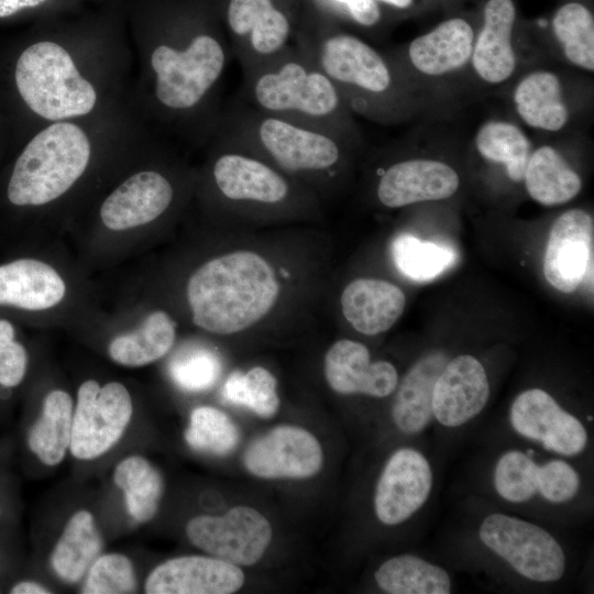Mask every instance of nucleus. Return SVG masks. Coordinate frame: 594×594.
I'll use <instances>...</instances> for the list:
<instances>
[{
    "instance_id": "13",
    "label": "nucleus",
    "mask_w": 594,
    "mask_h": 594,
    "mask_svg": "<svg viewBox=\"0 0 594 594\" xmlns=\"http://www.w3.org/2000/svg\"><path fill=\"white\" fill-rule=\"evenodd\" d=\"M509 421L518 435L560 455L580 454L587 443L583 424L541 388L524 391L514 399Z\"/></svg>"
},
{
    "instance_id": "36",
    "label": "nucleus",
    "mask_w": 594,
    "mask_h": 594,
    "mask_svg": "<svg viewBox=\"0 0 594 594\" xmlns=\"http://www.w3.org/2000/svg\"><path fill=\"white\" fill-rule=\"evenodd\" d=\"M184 438L196 451L224 457L238 447L240 430L224 411L212 406H199L189 415Z\"/></svg>"
},
{
    "instance_id": "17",
    "label": "nucleus",
    "mask_w": 594,
    "mask_h": 594,
    "mask_svg": "<svg viewBox=\"0 0 594 594\" xmlns=\"http://www.w3.org/2000/svg\"><path fill=\"white\" fill-rule=\"evenodd\" d=\"M245 575L239 565L212 556L187 554L157 564L146 576V594H231Z\"/></svg>"
},
{
    "instance_id": "27",
    "label": "nucleus",
    "mask_w": 594,
    "mask_h": 594,
    "mask_svg": "<svg viewBox=\"0 0 594 594\" xmlns=\"http://www.w3.org/2000/svg\"><path fill=\"white\" fill-rule=\"evenodd\" d=\"M103 539L95 515L79 508L65 522L50 554V566L66 584L81 582L101 553Z\"/></svg>"
},
{
    "instance_id": "43",
    "label": "nucleus",
    "mask_w": 594,
    "mask_h": 594,
    "mask_svg": "<svg viewBox=\"0 0 594 594\" xmlns=\"http://www.w3.org/2000/svg\"><path fill=\"white\" fill-rule=\"evenodd\" d=\"M28 367L25 348L14 340V328L8 320H0V385L12 388L24 378Z\"/></svg>"
},
{
    "instance_id": "20",
    "label": "nucleus",
    "mask_w": 594,
    "mask_h": 594,
    "mask_svg": "<svg viewBox=\"0 0 594 594\" xmlns=\"http://www.w3.org/2000/svg\"><path fill=\"white\" fill-rule=\"evenodd\" d=\"M457 172L448 164L411 158L391 165L381 176L376 196L382 205L399 208L451 197L459 188Z\"/></svg>"
},
{
    "instance_id": "15",
    "label": "nucleus",
    "mask_w": 594,
    "mask_h": 594,
    "mask_svg": "<svg viewBox=\"0 0 594 594\" xmlns=\"http://www.w3.org/2000/svg\"><path fill=\"white\" fill-rule=\"evenodd\" d=\"M223 146L212 165V178L224 199L266 207L289 200L293 190L284 173L251 153Z\"/></svg>"
},
{
    "instance_id": "2",
    "label": "nucleus",
    "mask_w": 594,
    "mask_h": 594,
    "mask_svg": "<svg viewBox=\"0 0 594 594\" xmlns=\"http://www.w3.org/2000/svg\"><path fill=\"white\" fill-rule=\"evenodd\" d=\"M278 294L274 268L250 251L206 262L187 283L193 322L217 334L240 332L255 324L272 310Z\"/></svg>"
},
{
    "instance_id": "40",
    "label": "nucleus",
    "mask_w": 594,
    "mask_h": 594,
    "mask_svg": "<svg viewBox=\"0 0 594 594\" xmlns=\"http://www.w3.org/2000/svg\"><path fill=\"white\" fill-rule=\"evenodd\" d=\"M82 580L84 594H127L138 590L134 564L121 552L100 553Z\"/></svg>"
},
{
    "instance_id": "11",
    "label": "nucleus",
    "mask_w": 594,
    "mask_h": 594,
    "mask_svg": "<svg viewBox=\"0 0 594 594\" xmlns=\"http://www.w3.org/2000/svg\"><path fill=\"white\" fill-rule=\"evenodd\" d=\"M226 18L231 52L242 73L292 45V21L274 0H229Z\"/></svg>"
},
{
    "instance_id": "23",
    "label": "nucleus",
    "mask_w": 594,
    "mask_h": 594,
    "mask_svg": "<svg viewBox=\"0 0 594 594\" xmlns=\"http://www.w3.org/2000/svg\"><path fill=\"white\" fill-rule=\"evenodd\" d=\"M516 10L512 0H488L484 24L472 50V65L479 77L490 84L507 80L516 67L512 33Z\"/></svg>"
},
{
    "instance_id": "38",
    "label": "nucleus",
    "mask_w": 594,
    "mask_h": 594,
    "mask_svg": "<svg viewBox=\"0 0 594 594\" xmlns=\"http://www.w3.org/2000/svg\"><path fill=\"white\" fill-rule=\"evenodd\" d=\"M224 399L243 406L263 419L274 417L280 405L276 377L265 367L255 366L248 372H233L223 386Z\"/></svg>"
},
{
    "instance_id": "33",
    "label": "nucleus",
    "mask_w": 594,
    "mask_h": 594,
    "mask_svg": "<svg viewBox=\"0 0 594 594\" xmlns=\"http://www.w3.org/2000/svg\"><path fill=\"white\" fill-rule=\"evenodd\" d=\"M377 586L389 594H448V572L414 554H400L383 562L374 573Z\"/></svg>"
},
{
    "instance_id": "12",
    "label": "nucleus",
    "mask_w": 594,
    "mask_h": 594,
    "mask_svg": "<svg viewBox=\"0 0 594 594\" xmlns=\"http://www.w3.org/2000/svg\"><path fill=\"white\" fill-rule=\"evenodd\" d=\"M245 470L264 480H305L317 475L323 451L308 430L290 425L277 426L256 438L243 454Z\"/></svg>"
},
{
    "instance_id": "28",
    "label": "nucleus",
    "mask_w": 594,
    "mask_h": 594,
    "mask_svg": "<svg viewBox=\"0 0 594 594\" xmlns=\"http://www.w3.org/2000/svg\"><path fill=\"white\" fill-rule=\"evenodd\" d=\"M74 400L63 389H53L43 399L40 415L26 432L30 452L45 466H57L69 452Z\"/></svg>"
},
{
    "instance_id": "16",
    "label": "nucleus",
    "mask_w": 594,
    "mask_h": 594,
    "mask_svg": "<svg viewBox=\"0 0 594 594\" xmlns=\"http://www.w3.org/2000/svg\"><path fill=\"white\" fill-rule=\"evenodd\" d=\"M594 221L582 209L562 213L553 223L543 257V274L556 289L570 294L593 270Z\"/></svg>"
},
{
    "instance_id": "22",
    "label": "nucleus",
    "mask_w": 594,
    "mask_h": 594,
    "mask_svg": "<svg viewBox=\"0 0 594 594\" xmlns=\"http://www.w3.org/2000/svg\"><path fill=\"white\" fill-rule=\"evenodd\" d=\"M344 318L360 333L375 336L391 329L403 315V290L386 280L356 278L341 294Z\"/></svg>"
},
{
    "instance_id": "44",
    "label": "nucleus",
    "mask_w": 594,
    "mask_h": 594,
    "mask_svg": "<svg viewBox=\"0 0 594 594\" xmlns=\"http://www.w3.org/2000/svg\"><path fill=\"white\" fill-rule=\"evenodd\" d=\"M344 6L352 19L364 26H372L380 21L381 12L375 0H330Z\"/></svg>"
},
{
    "instance_id": "35",
    "label": "nucleus",
    "mask_w": 594,
    "mask_h": 594,
    "mask_svg": "<svg viewBox=\"0 0 594 594\" xmlns=\"http://www.w3.org/2000/svg\"><path fill=\"white\" fill-rule=\"evenodd\" d=\"M392 254L399 272L416 282L432 280L457 261V253L450 246L407 233L395 238Z\"/></svg>"
},
{
    "instance_id": "34",
    "label": "nucleus",
    "mask_w": 594,
    "mask_h": 594,
    "mask_svg": "<svg viewBox=\"0 0 594 594\" xmlns=\"http://www.w3.org/2000/svg\"><path fill=\"white\" fill-rule=\"evenodd\" d=\"M475 145L485 160L504 164L512 180H524L530 142L517 125L507 121H488L477 131Z\"/></svg>"
},
{
    "instance_id": "25",
    "label": "nucleus",
    "mask_w": 594,
    "mask_h": 594,
    "mask_svg": "<svg viewBox=\"0 0 594 594\" xmlns=\"http://www.w3.org/2000/svg\"><path fill=\"white\" fill-rule=\"evenodd\" d=\"M473 41V30L465 20L450 19L411 41L409 61L425 75L441 76L462 68L469 62Z\"/></svg>"
},
{
    "instance_id": "47",
    "label": "nucleus",
    "mask_w": 594,
    "mask_h": 594,
    "mask_svg": "<svg viewBox=\"0 0 594 594\" xmlns=\"http://www.w3.org/2000/svg\"><path fill=\"white\" fill-rule=\"evenodd\" d=\"M391 6H394L396 8H407L411 4L413 0H382Z\"/></svg>"
},
{
    "instance_id": "19",
    "label": "nucleus",
    "mask_w": 594,
    "mask_h": 594,
    "mask_svg": "<svg viewBox=\"0 0 594 594\" xmlns=\"http://www.w3.org/2000/svg\"><path fill=\"white\" fill-rule=\"evenodd\" d=\"M323 371L330 388L342 395L384 398L398 385V373L391 362H372L369 349L349 339L338 340L329 348Z\"/></svg>"
},
{
    "instance_id": "18",
    "label": "nucleus",
    "mask_w": 594,
    "mask_h": 594,
    "mask_svg": "<svg viewBox=\"0 0 594 594\" xmlns=\"http://www.w3.org/2000/svg\"><path fill=\"white\" fill-rule=\"evenodd\" d=\"M490 383L482 363L462 354L447 362L432 389V416L448 428L460 427L485 407Z\"/></svg>"
},
{
    "instance_id": "30",
    "label": "nucleus",
    "mask_w": 594,
    "mask_h": 594,
    "mask_svg": "<svg viewBox=\"0 0 594 594\" xmlns=\"http://www.w3.org/2000/svg\"><path fill=\"white\" fill-rule=\"evenodd\" d=\"M112 480L122 493L131 519L146 524L156 516L164 494V479L148 459L140 454L124 457L116 464Z\"/></svg>"
},
{
    "instance_id": "29",
    "label": "nucleus",
    "mask_w": 594,
    "mask_h": 594,
    "mask_svg": "<svg viewBox=\"0 0 594 594\" xmlns=\"http://www.w3.org/2000/svg\"><path fill=\"white\" fill-rule=\"evenodd\" d=\"M514 102L521 120L534 129L554 132L568 122L561 82L551 72L537 70L525 76L515 88Z\"/></svg>"
},
{
    "instance_id": "32",
    "label": "nucleus",
    "mask_w": 594,
    "mask_h": 594,
    "mask_svg": "<svg viewBox=\"0 0 594 594\" xmlns=\"http://www.w3.org/2000/svg\"><path fill=\"white\" fill-rule=\"evenodd\" d=\"M175 321L163 310L151 312L134 331L114 338L110 359L127 367H140L162 359L173 346Z\"/></svg>"
},
{
    "instance_id": "31",
    "label": "nucleus",
    "mask_w": 594,
    "mask_h": 594,
    "mask_svg": "<svg viewBox=\"0 0 594 594\" xmlns=\"http://www.w3.org/2000/svg\"><path fill=\"white\" fill-rule=\"evenodd\" d=\"M524 179L529 196L543 206L565 204L582 188L581 177L549 145L540 146L530 154Z\"/></svg>"
},
{
    "instance_id": "5",
    "label": "nucleus",
    "mask_w": 594,
    "mask_h": 594,
    "mask_svg": "<svg viewBox=\"0 0 594 594\" xmlns=\"http://www.w3.org/2000/svg\"><path fill=\"white\" fill-rule=\"evenodd\" d=\"M232 55L217 34L198 32L184 46L157 45L151 55L157 101L172 111H191L218 87Z\"/></svg>"
},
{
    "instance_id": "9",
    "label": "nucleus",
    "mask_w": 594,
    "mask_h": 594,
    "mask_svg": "<svg viewBox=\"0 0 594 594\" xmlns=\"http://www.w3.org/2000/svg\"><path fill=\"white\" fill-rule=\"evenodd\" d=\"M479 536L486 548L528 580L556 582L564 574L562 547L536 524L495 513L483 519Z\"/></svg>"
},
{
    "instance_id": "7",
    "label": "nucleus",
    "mask_w": 594,
    "mask_h": 594,
    "mask_svg": "<svg viewBox=\"0 0 594 594\" xmlns=\"http://www.w3.org/2000/svg\"><path fill=\"white\" fill-rule=\"evenodd\" d=\"M333 82L343 100L382 96L393 86L385 58L361 38L342 32L299 34L296 42Z\"/></svg>"
},
{
    "instance_id": "14",
    "label": "nucleus",
    "mask_w": 594,
    "mask_h": 594,
    "mask_svg": "<svg viewBox=\"0 0 594 594\" xmlns=\"http://www.w3.org/2000/svg\"><path fill=\"white\" fill-rule=\"evenodd\" d=\"M432 488V470L416 449L400 448L386 461L374 493V512L387 526L406 521L427 502Z\"/></svg>"
},
{
    "instance_id": "1",
    "label": "nucleus",
    "mask_w": 594,
    "mask_h": 594,
    "mask_svg": "<svg viewBox=\"0 0 594 594\" xmlns=\"http://www.w3.org/2000/svg\"><path fill=\"white\" fill-rule=\"evenodd\" d=\"M242 76L237 98L245 105L342 141L349 139L346 103L296 43Z\"/></svg>"
},
{
    "instance_id": "3",
    "label": "nucleus",
    "mask_w": 594,
    "mask_h": 594,
    "mask_svg": "<svg viewBox=\"0 0 594 594\" xmlns=\"http://www.w3.org/2000/svg\"><path fill=\"white\" fill-rule=\"evenodd\" d=\"M223 143L251 153L286 175L333 170L344 141L328 133L261 112L238 98L220 119Z\"/></svg>"
},
{
    "instance_id": "39",
    "label": "nucleus",
    "mask_w": 594,
    "mask_h": 594,
    "mask_svg": "<svg viewBox=\"0 0 594 594\" xmlns=\"http://www.w3.org/2000/svg\"><path fill=\"white\" fill-rule=\"evenodd\" d=\"M538 466L531 457L509 450L497 460L493 483L497 494L510 503H524L537 493Z\"/></svg>"
},
{
    "instance_id": "42",
    "label": "nucleus",
    "mask_w": 594,
    "mask_h": 594,
    "mask_svg": "<svg viewBox=\"0 0 594 594\" xmlns=\"http://www.w3.org/2000/svg\"><path fill=\"white\" fill-rule=\"evenodd\" d=\"M580 484V475L564 460L554 459L538 466L537 492L552 504L571 501Z\"/></svg>"
},
{
    "instance_id": "10",
    "label": "nucleus",
    "mask_w": 594,
    "mask_h": 594,
    "mask_svg": "<svg viewBox=\"0 0 594 594\" xmlns=\"http://www.w3.org/2000/svg\"><path fill=\"white\" fill-rule=\"evenodd\" d=\"M185 532L190 543L205 553L239 566L257 563L273 536L268 519L243 505L222 515H197L187 521Z\"/></svg>"
},
{
    "instance_id": "41",
    "label": "nucleus",
    "mask_w": 594,
    "mask_h": 594,
    "mask_svg": "<svg viewBox=\"0 0 594 594\" xmlns=\"http://www.w3.org/2000/svg\"><path fill=\"white\" fill-rule=\"evenodd\" d=\"M174 382L188 392L206 391L215 385L222 372L218 354L205 348H195L178 354L170 363Z\"/></svg>"
},
{
    "instance_id": "4",
    "label": "nucleus",
    "mask_w": 594,
    "mask_h": 594,
    "mask_svg": "<svg viewBox=\"0 0 594 594\" xmlns=\"http://www.w3.org/2000/svg\"><path fill=\"white\" fill-rule=\"evenodd\" d=\"M90 142L70 122H56L37 133L15 162L8 198L16 206H41L65 194L84 174Z\"/></svg>"
},
{
    "instance_id": "8",
    "label": "nucleus",
    "mask_w": 594,
    "mask_h": 594,
    "mask_svg": "<svg viewBox=\"0 0 594 594\" xmlns=\"http://www.w3.org/2000/svg\"><path fill=\"white\" fill-rule=\"evenodd\" d=\"M133 417V402L120 382L80 384L74 404L69 453L78 461H94L111 451L125 435Z\"/></svg>"
},
{
    "instance_id": "24",
    "label": "nucleus",
    "mask_w": 594,
    "mask_h": 594,
    "mask_svg": "<svg viewBox=\"0 0 594 594\" xmlns=\"http://www.w3.org/2000/svg\"><path fill=\"white\" fill-rule=\"evenodd\" d=\"M65 292L62 276L42 261L21 258L0 265V305L45 310L59 304Z\"/></svg>"
},
{
    "instance_id": "45",
    "label": "nucleus",
    "mask_w": 594,
    "mask_h": 594,
    "mask_svg": "<svg viewBox=\"0 0 594 594\" xmlns=\"http://www.w3.org/2000/svg\"><path fill=\"white\" fill-rule=\"evenodd\" d=\"M48 0H0V18H8L21 10L35 8Z\"/></svg>"
},
{
    "instance_id": "6",
    "label": "nucleus",
    "mask_w": 594,
    "mask_h": 594,
    "mask_svg": "<svg viewBox=\"0 0 594 594\" xmlns=\"http://www.w3.org/2000/svg\"><path fill=\"white\" fill-rule=\"evenodd\" d=\"M14 76L28 107L48 120L85 116L97 101L92 85L80 75L67 51L54 42L42 41L25 48Z\"/></svg>"
},
{
    "instance_id": "26",
    "label": "nucleus",
    "mask_w": 594,
    "mask_h": 594,
    "mask_svg": "<svg viewBox=\"0 0 594 594\" xmlns=\"http://www.w3.org/2000/svg\"><path fill=\"white\" fill-rule=\"evenodd\" d=\"M447 362L444 353L430 352L416 361L397 385L392 418L403 433L416 435L429 425L432 389Z\"/></svg>"
},
{
    "instance_id": "46",
    "label": "nucleus",
    "mask_w": 594,
    "mask_h": 594,
    "mask_svg": "<svg viewBox=\"0 0 594 594\" xmlns=\"http://www.w3.org/2000/svg\"><path fill=\"white\" fill-rule=\"evenodd\" d=\"M9 593L12 594H50L52 591L44 584L34 580H21L14 583Z\"/></svg>"
},
{
    "instance_id": "21",
    "label": "nucleus",
    "mask_w": 594,
    "mask_h": 594,
    "mask_svg": "<svg viewBox=\"0 0 594 594\" xmlns=\"http://www.w3.org/2000/svg\"><path fill=\"white\" fill-rule=\"evenodd\" d=\"M173 197V186L165 176L155 170L140 172L107 197L100 208V217L110 230L133 229L164 213Z\"/></svg>"
},
{
    "instance_id": "37",
    "label": "nucleus",
    "mask_w": 594,
    "mask_h": 594,
    "mask_svg": "<svg viewBox=\"0 0 594 594\" xmlns=\"http://www.w3.org/2000/svg\"><path fill=\"white\" fill-rule=\"evenodd\" d=\"M553 33L564 56L575 66L594 70V20L580 3L562 6L552 20Z\"/></svg>"
}]
</instances>
